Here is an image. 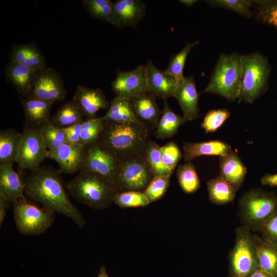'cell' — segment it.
Here are the masks:
<instances>
[{
	"mask_svg": "<svg viewBox=\"0 0 277 277\" xmlns=\"http://www.w3.org/2000/svg\"><path fill=\"white\" fill-rule=\"evenodd\" d=\"M60 173L47 167H40L31 172L25 180V197L41 203L46 209L65 215L83 228L86 221L68 197Z\"/></svg>",
	"mask_w": 277,
	"mask_h": 277,
	"instance_id": "6da1fadb",
	"label": "cell"
},
{
	"mask_svg": "<svg viewBox=\"0 0 277 277\" xmlns=\"http://www.w3.org/2000/svg\"><path fill=\"white\" fill-rule=\"evenodd\" d=\"M149 131L139 123H116L104 120L97 141L118 160L133 153L143 154Z\"/></svg>",
	"mask_w": 277,
	"mask_h": 277,
	"instance_id": "7a4b0ae2",
	"label": "cell"
},
{
	"mask_svg": "<svg viewBox=\"0 0 277 277\" xmlns=\"http://www.w3.org/2000/svg\"><path fill=\"white\" fill-rule=\"evenodd\" d=\"M66 188L77 201L96 210L108 208L118 193L112 182L93 172H80L67 184Z\"/></svg>",
	"mask_w": 277,
	"mask_h": 277,
	"instance_id": "3957f363",
	"label": "cell"
},
{
	"mask_svg": "<svg viewBox=\"0 0 277 277\" xmlns=\"http://www.w3.org/2000/svg\"><path fill=\"white\" fill-rule=\"evenodd\" d=\"M242 70V55L236 52L221 54L202 93L215 94L234 101L240 94Z\"/></svg>",
	"mask_w": 277,
	"mask_h": 277,
	"instance_id": "277c9868",
	"label": "cell"
},
{
	"mask_svg": "<svg viewBox=\"0 0 277 277\" xmlns=\"http://www.w3.org/2000/svg\"><path fill=\"white\" fill-rule=\"evenodd\" d=\"M240 101L251 104L267 90L271 71L268 60L255 52L242 55Z\"/></svg>",
	"mask_w": 277,
	"mask_h": 277,
	"instance_id": "5b68a950",
	"label": "cell"
},
{
	"mask_svg": "<svg viewBox=\"0 0 277 277\" xmlns=\"http://www.w3.org/2000/svg\"><path fill=\"white\" fill-rule=\"evenodd\" d=\"M277 211V195L261 189L244 193L239 201L238 216L242 226L250 231H260L267 220Z\"/></svg>",
	"mask_w": 277,
	"mask_h": 277,
	"instance_id": "8992f818",
	"label": "cell"
},
{
	"mask_svg": "<svg viewBox=\"0 0 277 277\" xmlns=\"http://www.w3.org/2000/svg\"><path fill=\"white\" fill-rule=\"evenodd\" d=\"M154 176L144 155L133 153L118 160L114 185L118 193L129 191L144 192Z\"/></svg>",
	"mask_w": 277,
	"mask_h": 277,
	"instance_id": "52a82bcc",
	"label": "cell"
},
{
	"mask_svg": "<svg viewBox=\"0 0 277 277\" xmlns=\"http://www.w3.org/2000/svg\"><path fill=\"white\" fill-rule=\"evenodd\" d=\"M235 241L229 254L230 277H251L259 269L250 231L243 226L235 229Z\"/></svg>",
	"mask_w": 277,
	"mask_h": 277,
	"instance_id": "ba28073f",
	"label": "cell"
},
{
	"mask_svg": "<svg viewBox=\"0 0 277 277\" xmlns=\"http://www.w3.org/2000/svg\"><path fill=\"white\" fill-rule=\"evenodd\" d=\"M13 217L18 231L28 235L45 232L54 222L55 212L44 207L39 208L26 199L13 203Z\"/></svg>",
	"mask_w": 277,
	"mask_h": 277,
	"instance_id": "9c48e42d",
	"label": "cell"
},
{
	"mask_svg": "<svg viewBox=\"0 0 277 277\" xmlns=\"http://www.w3.org/2000/svg\"><path fill=\"white\" fill-rule=\"evenodd\" d=\"M48 152L41 128L24 125L16 160L17 172L22 174L26 169L31 172L38 169L41 163L48 158Z\"/></svg>",
	"mask_w": 277,
	"mask_h": 277,
	"instance_id": "30bf717a",
	"label": "cell"
},
{
	"mask_svg": "<svg viewBox=\"0 0 277 277\" xmlns=\"http://www.w3.org/2000/svg\"><path fill=\"white\" fill-rule=\"evenodd\" d=\"M118 159L97 141L85 145L80 172L98 173L114 184Z\"/></svg>",
	"mask_w": 277,
	"mask_h": 277,
	"instance_id": "8fae6325",
	"label": "cell"
},
{
	"mask_svg": "<svg viewBox=\"0 0 277 277\" xmlns=\"http://www.w3.org/2000/svg\"><path fill=\"white\" fill-rule=\"evenodd\" d=\"M66 94L67 90L60 74L55 69L46 67L37 72L33 89L28 97L54 104L64 100Z\"/></svg>",
	"mask_w": 277,
	"mask_h": 277,
	"instance_id": "7c38bea8",
	"label": "cell"
},
{
	"mask_svg": "<svg viewBox=\"0 0 277 277\" xmlns=\"http://www.w3.org/2000/svg\"><path fill=\"white\" fill-rule=\"evenodd\" d=\"M116 71V77L111 84L115 97L130 100L147 91L144 65L128 71L117 69Z\"/></svg>",
	"mask_w": 277,
	"mask_h": 277,
	"instance_id": "4fadbf2b",
	"label": "cell"
},
{
	"mask_svg": "<svg viewBox=\"0 0 277 277\" xmlns=\"http://www.w3.org/2000/svg\"><path fill=\"white\" fill-rule=\"evenodd\" d=\"M147 90L156 97H173L178 82L172 75L157 68L151 60L145 65Z\"/></svg>",
	"mask_w": 277,
	"mask_h": 277,
	"instance_id": "5bb4252c",
	"label": "cell"
},
{
	"mask_svg": "<svg viewBox=\"0 0 277 277\" xmlns=\"http://www.w3.org/2000/svg\"><path fill=\"white\" fill-rule=\"evenodd\" d=\"M85 147L83 144L66 143L48 150V158L57 162L60 173L72 174L81 171Z\"/></svg>",
	"mask_w": 277,
	"mask_h": 277,
	"instance_id": "9a60e30c",
	"label": "cell"
},
{
	"mask_svg": "<svg viewBox=\"0 0 277 277\" xmlns=\"http://www.w3.org/2000/svg\"><path fill=\"white\" fill-rule=\"evenodd\" d=\"M156 98L146 91L130 100L136 119L150 132L155 131L162 115Z\"/></svg>",
	"mask_w": 277,
	"mask_h": 277,
	"instance_id": "2e32d148",
	"label": "cell"
},
{
	"mask_svg": "<svg viewBox=\"0 0 277 277\" xmlns=\"http://www.w3.org/2000/svg\"><path fill=\"white\" fill-rule=\"evenodd\" d=\"M173 97L183 111V117L186 122L192 121L199 117V94L193 75L184 76L178 82Z\"/></svg>",
	"mask_w": 277,
	"mask_h": 277,
	"instance_id": "e0dca14e",
	"label": "cell"
},
{
	"mask_svg": "<svg viewBox=\"0 0 277 277\" xmlns=\"http://www.w3.org/2000/svg\"><path fill=\"white\" fill-rule=\"evenodd\" d=\"M145 4L140 0H118L113 3L112 25L135 28L146 14Z\"/></svg>",
	"mask_w": 277,
	"mask_h": 277,
	"instance_id": "ac0fdd59",
	"label": "cell"
},
{
	"mask_svg": "<svg viewBox=\"0 0 277 277\" xmlns=\"http://www.w3.org/2000/svg\"><path fill=\"white\" fill-rule=\"evenodd\" d=\"M72 100L78 106L87 119L96 118L97 112L109 108V104L101 89L78 85Z\"/></svg>",
	"mask_w": 277,
	"mask_h": 277,
	"instance_id": "d6986e66",
	"label": "cell"
},
{
	"mask_svg": "<svg viewBox=\"0 0 277 277\" xmlns=\"http://www.w3.org/2000/svg\"><path fill=\"white\" fill-rule=\"evenodd\" d=\"M25 181L12 164L0 165V195L10 203L26 199Z\"/></svg>",
	"mask_w": 277,
	"mask_h": 277,
	"instance_id": "ffe728a7",
	"label": "cell"
},
{
	"mask_svg": "<svg viewBox=\"0 0 277 277\" xmlns=\"http://www.w3.org/2000/svg\"><path fill=\"white\" fill-rule=\"evenodd\" d=\"M4 73L6 80L13 86L18 93L26 98L29 96L37 72L24 64L10 61L5 66Z\"/></svg>",
	"mask_w": 277,
	"mask_h": 277,
	"instance_id": "44dd1931",
	"label": "cell"
},
{
	"mask_svg": "<svg viewBox=\"0 0 277 277\" xmlns=\"http://www.w3.org/2000/svg\"><path fill=\"white\" fill-rule=\"evenodd\" d=\"M21 102L25 126L41 128L50 124V112L53 103L32 97L21 98Z\"/></svg>",
	"mask_w": 277,
	"mask_h": 277,
	"instance_id": "7402d4cb",
	"label": "cell"
},
{
	"mask_svg": "<svg viewBox=\"0 0 277 277\" xmlns=\"http://www.w3.org/2000/svg\"><path fill=\"white\" fill-rule=\"evenodd\" d=\"M183 148V157L186 162H190L202 155L223 156L232 151L227 143L217 140L199 143L186 142Z\"/></svg>",
	"mask_w": 277,
	"mask_h": 277,
	"instance_id": "603a6c76",
	"label": "cell"
},
{
	"mask_svg": "<svg viewBox=\"0 0 277 277\" xmlns=\"http://www.w3.org/2000/svg\"><path fill=\"white\" fill-rule=\"evenodd\" d=\"M9 57L10 61L24 64L36 72L46 68L44 55L33 43L14 45Z\"/></svg>",
	"mask_w": 277,
	"mask_h": 277,
	"instance_id": "cb8c5ba5",
	"label": "cell"
},
{
	"mask_svg": "<svg viewBox=\"0 0 277 277\" xmlns=\"http://www.w3.org/2000/svg\"><path fill=\"white\" fill-rule=\"evenodd\" d=\"M220 175L230 183L238 191L243 185L247 168L239 155L233 151L219 157Z\"/></svg>",
	"mask_w": 277,
	"mask_h": 277,
	"instance_id": "d4e9b609",
	"label": "cell"
},
{
	"mask_svg": "<svg viewBox=\"0 0 277 277\" xmlns=\"http://www.w3.org/2000/svg\"><path fill=\"white\" fill-rule=\"evenodd\" d=\"M259 269L277 277V246L256 235H252Z\"/></svg>",
	"mask_w": 277,
	"mask_h": 277,
	"instance_id": "484cf974",
	"label": "cell"
},
{
	"mask_svg": "<svg viewBox=\"0 0 277 277\" xmlns=\"http://www.w3.org/2000/svg\"><path fill=\"white\" fill-rule=\"evenodd\" d=\"M21 136L12 128L0 131V165L16 163Z\"/></svg>",
	"mask_w": 277,
	"mask_h": 277,
	"instance_id": "4316f807",
	"label": "cell"
},
{
	"mask_svg": "<svg viewBox=\"0 0 277 277\" xmlns=\"http://www.w3.org/2000/svg\"><path fill=\"white\" fill-rule=\"evenodd\" d=\"M185 122L183 116L174 112L166 99H164L162 115L154 134L158 138H171L177 132L179 127Z\"/></svg>",
	"mask_w": 277,
	"mask_h": 277,
	"instance_id": "83f0119b",
	"label": "cell"
},
{
	"mask_svg": "<svg viewBox=\"0 0 277 277\" xmlns=\"http://www.w3.org/2000/svg\"><path fill=\"white\" fill-rule=\"evenodd\" d=\"M103 117L105 121L116 123L141 124L134 114L130 100L125 98L115 97L111 100Z\"/></svg>",
	"mask_w": 277,
	"mask_h": 277,
	"instance_id": "f1b7e54d",
	"label": "cell"
},
{
	"mask_svg": "<svg viewBox=\"0 0 277 277\" xmlns=\"http://www.w3.org/2000/svg\"><path fill=\"white\" fill-rule=\"evenodd\" d=\"M209 201L215 204L223 205L231 203L237 191L234 187L221 175L207 183Z\"/></svg>",
	"mask_w": 277,
	"mask_h": 277,
	"instance_id": "f546056e",
	"label": "cell"
},
{
	"mask_svg": "<svg viewBox=\"0 0 277 277\" xmlns=\"http://www.w3.org/2000/svg\"><path fill=\"white\" fill-rule=\"evenodd\" d=\"M84 117L77 104L72 100L60 107L51 117L50 124L56 127L65 128L84 121Z\"/></svg>",
	"mask_w": 277,
	"mask_h": 277,
	"instance_id": "4dcf8cb0",
	"label": "cell"
},
{
	"mask_svg": "<svg viewBox=\"0 0 277 277\" xmlns=\"http://www.w3.org/2000/svg\"><path fill=\"white\" fill-rule=\"evenodd\" d=\"M176 176L181 188L186 193H193L200 187V181L195 166L190 162L178 167Z\"/></svg>",
	"mask_w": 277,
	"mask_h": 277,
	"instance_id": "1f68e13d",
	"label": "cell"
},
{
	"mask_svg": "<svg viewBox=\"0 0 277 277\" xmlns=\"http://www.w3.org/2000/svg\"><path fill=\"white\" fill-rule=\"evenodd\" d=\"M255 18L277 30V0L253 1Z\"/></svg>",
	"mask_w": 277,
	"mask_h": 277,
	"instance_id": "d6a6232c",
	"label": "cell"
},
{
	"mask_svg": "<svg viewBox=\"0 0 277 277\" xmlns=\"http://www.w3.org/2000/svg\"><path fill=\"white\" fill-rule=\"evenodd\" d=\"M113 3L109 0H83L82 5L93 18L112 24Z\"/></svg>",
	"mask_w": 277,
	"mask_h": 277,
	"instance_id": "836d02e7",
	"label": "cell"
},
{
	"mask_svg": "<svg viewBox=\"0 0 277 277\" xmlns=\"http://www.w3.org/2000/svg\"><path fill=\"white\" fill-rule=\"evenodd\" d=\"M199 44L198 41L187 43L180 51L170 58L165 71L175 77L177 82L184 77L183 71L186 59L191 49Z\"/></svg>",
	"mask_w": 277,
	"mask_h": 277,
	"instance_id": "e575fe53",
	"label": "cell"
},
{
	"mask_svg": "<svg viewBox=\"0 0 277 277\" xmlns=\"http://www.w3.org/2000/svg\"><path fill=\"white\" fill-rule=\"evenodd\" d=\"M143 154L150 165L154 175L171 174L162 161L161 147L154 141L149 140L145 145Z\"/></svg>",
	"mask_w": 277,
	"mask_h": 277,
	"instance_id": "d590c367",
	"label": "cell"
},
{
	"mask_svg": "<svg viewBox=\"0 0 277 277\" xmlns=\"http://www.w3.org/2000/svg\"><path fill=\"white\" fill-rule=\"evenodd\" d=\"M205 2L211 7L231 10L248 18H251L253 16V1L209 0L205 1Z\"/></svg>",
	"mask_w": 277,
	"mask_h": 277,
	"instance_id": "8d00e7d4",
	"label": "cell"
},
{
	"mask_svg": "<svg viewBox=\"0 0 277 277\" xmlns=\"http://www.w3.org/2000/svg\"><path fill=\"white\" fill-rule=\"evenodd\" d=\"M113 203L123 208L144 207L150 204L144 192L135 191L117 193L113 199Z\"/></svg>",
	"mask_w": 277,
	"mask_h": 277,
	"instance_id": "74e56055",
	"label": "cell"
},
{
	"mask_svg": "<svg viewBox=\"0 0 277 277\" xmlns=\"http://www.w3.org/2000/svg\"><path fill=\"white\" fill-rule=\"evenodd\" d=\"M41 132L46 147L48 150L68 143L66 134L63 128L49 124L42 127Z\"/></svg>",
	"mask_w": 277,
	"mask_h": 277,
	"instance_id": "f35d334b",
	"label": "cell"
},
{
	"mask_svg": "<svg viewBox=\"0 0 277 277\" xmlns=\"http://www.w3.org/2000/svg\"><path fill=\"white\" fill-rule=\"evenodd\" d=\"M104 124L103 116L85 120L80 137L81 143L86 145L97 141L103 129Z\"/></svg>",
	"mask_w": 277,
	"mask_h": 277,
	"instance_id": "ab89813d",
	"label": "cell"
},
{
	"mask_svg": "<svg viewBox=\"0 0 277 277\" xmlns=\"http://www.w3.org/2000/svg\"><path fill=\"white\" fill-rule=\"evenodd\" d=\"M171 175H154L144 193L150 203L161 199L166 192L169 185Z\"/></svg>",
	"mask_w": 277,
	"mask_h": 277,
	"instance_id": "60d3db41",
	"label": "cell"
},
{
	"mask_svg": "<svg viewBox=\"0 0 277 277\" xmlns=\"http://www.w3.org/2000/svg\"><path fill=\"white\" fill-rule=\"evenodd\" d=\"M162 161L164 167L172 174L183 156L182 153L174 141H170L161 147Z\"/></svg>",
	"mask_w": 277,
	"mask_h": 277,
	"instance_id": "b9f144b4",
	"label": "cell"
},
{
	"mask_svg": "<svg viewBox=\"0 0 277 277\" xmlns=\"http://www.w3.org/2000/svg\"><path fill=\"white\" fill-rule=\"evenodd\" d=\"M230 115V112L225 108L211 110L205 115L201 127L206 133H213L222 126Z\"/></svg>",
	"mask_w": 277,
	"mask_h": 277,
	"instance_id": "7bdbcfd3",
	"label": "cell"
},
{
	"mask_svg": "<svg viewBox=\"0 0 277 277\" xmlns=\"http://www.w3.org/2000/svg\"><path fill=\"white\" fill-rule=\"evenodd\" d=\"M260 231L263 239L277 246V211L267 220Z\"/></svg>",
	"mask_w": 277,
	"mask_h": 277,
	"instance_id": "ee69618b",
	"label": "cell"
},
{
	"mask_svg": "<svg viewBox=\"0 0 277 277\" xmlns=\"http://www.w3.org/2000/svg\"><path fill=\"white\" fill-rule=\"evenodd\" d=\"M83 122L63 128L66 134L68 143L81 144L80 137L82 131Z\"/></svg>",
	"mask_w": 277,
	"mask_h": 277,
	"instance_id": "f6af8a7d",
	"label": "cell"
},
{
	"mask_svg": "<svg viewBox=\"0 0 277 277\" xmlns=\"http://www.w3.org/2000/svg\"><path fill=\"white\" fill-rule=\"evenodd\" d=\"M261 183L263 185L270 187L277 186V173L266 174L262 177Z\"/></svg>",
	"mask_w": 277,
	"mask_h": 277,
	"instance_id": "bcb514c9",
	"label": "cell"
},
{
	"mask_svg": "<svg viewBox=\"0 0 277 277\" xmlns=\"http://www.w3.org/2000/svg\"><path fill=\"white\" fill-rule=\"evenodd\" d=\"M9 202L0 195V226L3 224L7 214V210L9 206Z\"/></svg>",
	"mask_w": 277,
	"mask_h": 277,
	"instance_id": "7dc6e473",
	"label": "cell"
},
{
	"mask_svg": "<svg viewBox=\"0 0 277 277\" xmlns=\"http://www.w3.org/2000/svg\"><path fill=\"white\" fill-rule=\"evenodd\" d=\"M251 277H275L271 273L267 272L266 271L262 270L260 269L257 270L254 273L251 275Z\"/></svg>",
	"mask_w": 277,
	"mask_h": 277,
	"instance_id": "c3c4849f",
	"label": "cell"
},
{
	"mask_svg": "<svg viewBox=\"0 0 277 277\" xmlns=\"http://www.w3.org/2000/svg\"><path fill=\"white\" fill-rule=\"evenodd\" d=\"M179 2L187 7H191L198 2L197 0H180Z\"/></svg>",
	"mask_w": 277,
	"mask_h": 277,
	"instance_id": "681fc988",
	"label": "cell"
},
{
	"mask_svg": "<svg viewBox=\"0 0 277 277\" xmlns=\"http://www.w3.org/2000/svg\"><path fill=\"white\" fill-rule=\"evenodd\" d=\"M97 277H109L106 270V268L102 266Z\"/></svg>",
	"mask_w": 277,
	"mask_h": 277,
	"instance_id": "f907efd6",
	"label": "cell"
}]
</instances>
